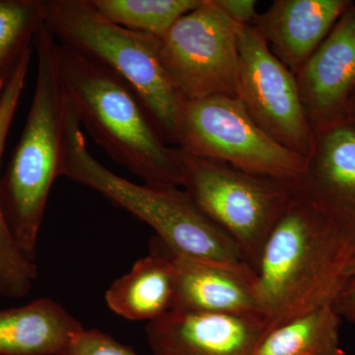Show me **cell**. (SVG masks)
<instances>
[{
	"mask_svg": "<svg viewBox=\"0 0 355 355\" xmlns=\"http://www.w3.org/2000/svg\"><path fill=\"white\" fill-rule=\"evenodd\" d=\"M32 55L33 51H30L23 58L10 80L7 83L3 92L0 95V164H1L9 130L19 106L21 97L24 92ZM0 254L17 279L28 288L33 289L38 277V266L36 260L30 258L14 238L4 216L1 200H0Z\"/></svg>",
	"mask_w": 355,
	"mask_h": 355,
	"instance_id": "obj_18",
	"label": "cell"
},
{
	"mask_svg": "<svg viewBox=\"0 0 355 355\" xmlns=\"http://www.w3.org/2000/svg\"><path fill=\"white\" fill-rule=\"evenodd\" d=\"M175 154L181 188L235 242L254 272L266 240L293 198L291 184L198 157L179 147Z\"/></svg>",
	"mask_w": 355,
	"mask_h": 355,
	"instance_id": "obj_6",
	"label": "cell"
},
{
	"mask_svg": "<svg viewBox=\"0 0 355 355\" xmlns=\"http://www.w3.org/2000/svg\"><path fill=\"white\" fill-rule=\"evenodd\" d=\"M57 58L70 108L96 144L144 184L181 188L175 147L161 137L132 88L58 42Z\"/></svg>",
	"mask_w": 355,
	"mask_h": 355,
	"instance_id": "obj_2",
	"label": "cell"
},
{
	"mask_svg": "<svg viewBox=\"0 0 355 355\" xmlns=\"http://www.w3.org/2000/svg\"><path fill=\"white\" fill-rule=\"evenodd\" d=\"M342 322L333 303L321 306L272 328L256 355H345Z\"/></svg>",
	"mask_w": 355,
	"mask_h": 355,
	"instance_id": "obj_17",
	"label": "cell"
},
{
	"mask_svg": "<svg viewBox=\"0 0 355 355\" xmlns=\"http://www.w3.org/2000/svg\"><path fill=\"white\" fill-rule=\"evenodd\" d=\"M34 51V95L19 141L0 179V200L14 238L36 260L51 190L62 177L69 104L58 70L57 41L44 22L35 37Z\"/></svg>",
	"mask_w": 355,
	"mask_h": 355,
	"instance_id": "obj_1",
	"label": "cell"
},
{
	"mask_svg": "<svg viewBox=\"0 0 355 355\" xmlns=\"http://www.w3.org/2000/svg\"><path fill=\"white\" fill-rule=\"evenodd\" d=\"M166 251L171 256L176 277L172 310L261 315L254 297L251 266L224 265Z\"/></svg>",
	"mask_w": 355,
	"mask_h": 355,
	"instance_id": "obj_13",
	"label": "cell"
},
{
	"mask_svg": "<svg viewBox=\"0 0 355 355\" xmlns=\"http://www.w3.org/2000/svg\"><path fill=\"white\" fill-rule=\"evenodd\" d=\"M333 304L343 321L355 326V275L345 280Z\"/></svg>",
	"mask_w": 355,
	"mask_h": 355,
	"instance_id": "obj_23",
	"label": "cell"
},
{
	"mask_svg": "<svg viewBox=\"0 0 355 355\" xmlns=\"http://www.w3.org/2000/svg\"><path fill=\"white\" fill-rule=\"evenodd\" d=\"M175 266L166 250L139 259L105 294L109 309L128 321H155L172 310Z\"/></svg>",
	"mask_w": 355,
	"mask_h": 355,
	"instance_id": "obj_16",
	"label": "cell"
},
{
	"mask_svg": "<svg viewBox=\"0 0 355 355\" xmlns=\"http://www.w3.org/2000/svg\"><path fill=\"white\" fill-rule=\"evenodd\" d=\"M355 275V257L349 261V266H347V270H345V279Z\"/></svg>",
	"mask_w": 355,
	"mask_h": 355,
	"instance_id": "obj_25",
	"label": "cell"
},
{
	"mask_svg": "<svg viewBox=\"0 0 355 355\" xmlns=\"http://www.w3.org/2000/svg\"><path fill=\"white\" fill-rule=\"evenodd\" d=\"M239 25L214 0H202L162 36L159 57L186 101L214 96L237 98Z\"/></svg>",
	"mask_w": 355,
	"mask_h": 355,
	"instance_id": "obj_8",
	"label": "cell"
},
{
	"mask_svg": "<svg viewBox=\"0 0 355 355\" xmlns=\"http://www.w3.org/2000/svg\"><path fill=\"white\" fill-rule=\"evenodd\" d=\"M293 197L322 217L355 257V127L347 121L316 133ZM350 260V261H352Z\"/></svg>",
	"mask_w": 355,
	"mask_h": 355,
	"instance_id": "obj_10",
	"label": "cell"
},
{
	"mask_svg": "<svg viewBox=\"0 0 355 355\" xmlns=\"http://www.w3.org/2000/svg\"><path fill=\"white\" fill-rule=\"evenodd\" d=\"M105 20L130 31L162 36L202 0H88Z\"/></svg>",
	"mask_w": 355,
	"mask_h": 355,
	"instance_id": "obj_20",
	"label": "cell"
},
{
	"mask_svg": "<svg viewBox=\"0 0 355 355\" xmlns=\"http://www.w3.org/2000/svg\"><path fill=\"white\" fill-rule=\"evenodd\" d=\"M177 147L287 183L303 172L307 161L266 135L239 99L229 96L186 101Z\"/></svg>",
	"mask_w": 355,
	"mask_h": 355,
	"instance_id": "obj_7",
	"label": "cell"
},
{
	"mask_svg": "<svg viewBox=\"0 0 355 355\" xmlns=\"http://www.w3.org/2000/svg\"><path fill=\"white\" fill-rule=\"evenodd\" d=\"M352 254L338 233L293 197L261 249L254 292L272 328L329 303L345 280Z\"/></svg>",
	"mask_w": 355,
	"mask_h": 355,
	"instance_id": "obj_3",
	"label": "cell"
},
{
	"mask_svg": "<svg viewBox=\"0 0 355 355\" xmlns=\"http://www.w3.org/2000/svg\"><path fill=\"white\" fill-rule=\"evenodd\" d=\"M64 355H137V352L114 338L98 330L84 329L70 343Z\"/></svg>",
	"mask_w": 355,
	"mask_h": 355,
	"instance_id": "obj_21",
	"label": "cell"
},
{
	"mask_svg": "<svg viewBox=\"0 0 355 355\" xmlns=\"http://www.w3.org/2000/svg\"><path fill=\"white\" fill-rule=\"evenodd\" d=\"M263 315L172 310L146 324L154 355H256L272 330Z\"/></svg>",
	"mask_w": 355,
	"mask_h": 355,
	"instance_id": "obj_12",
	"label": "cell"
},
{
	"mask_svg": "<svg viewBox=\"0 0 355 355\" xmlns=\"http://www.w3.org/2000/svg\"><path fill=\"white\" fill-rule=\"evenodd\" d=\"M305 113L315 133L347 121L355 91V2L296 76Z\"/></svg>",
	"mask_w": 355,
	"mask_h": 355,
	"instance_id": "obj_11",
	"label": "cell"
},
{
	"mask_svg": "<svg viewBox=\"0 0 355 355\" xmlns=\"http://www.w3.org/2000/svg\"><path fill=\"white\" fill-rule=\"evenodd\" d=\"M44 22L58 44L102 65L130 86L163 139L178 146L186 100L163 67L156 36L105 20L88 0H44Z\"/></svg>",
	"mask_w": 355,
	"mask_h": 355,
	"instance_id": "obj_5",
	"label": "cell"
},
{
	"mask_svg": "<svg viewBox=\"0 0 355 355\" xmlns=\"http://www.w3.org/2000/svg\"><path fill=\"white\" fill-rule=\"evenodd\" d=\"M352 0H275L252 27L280 62L297 76Z\"/></svg>",
	"mask_w": 355,
	"mask_h": 355,
	"instance_id": "obj_14",
	"label": "cell"
},
{
	"mask_svg": "<svg viewBox=\"0 0 355 355\" xmlns=\"http://www.w3.org/2000/svg\"><path fill=\"white\" fill-rule=\"evenodd\" d=\"M44 0H0V95L21 60L34 50Z\"/></svg>",
	"mask_w": 355,
	"mask_h": 355,
	"instance_id": "obj_19",
	"label": "cell"
},
{
	"mask_svg": "<svg viewBox=\"0 0 355 355\" xmlns=\"http://www.w3.org/2000/svg\"><path fill=\"white\" fill-rule=\"evenodd\" d=\"M347 121L355 127V91L352 99H350Z\"/></svg>",
	"mask_w": 355,
	"mask_h": 355,
	"instance_id": "obj_24",
	"label": "cell"
},
{
	"mask_svg": "<svg viewBox=\"0 0 355 355\" xmlns=\"http://www.w3.org/2000/svg\"><path fill=\"white\" fill-rule=\"evenodd\" d=\"M222 12L238 25H252L258 16L254 0H214Z\"/></svg>",
	"mask_w": 355,
	"mask_h": 355,
	"instance_id": "obj_22",
	"label": "cell"
},
{
	"mask_svg": "<svg viewBox=\"0 0 355 355\" xmlns=\"http://www.w3.org/2000/svg\"><path fill=\"white\" fill-rule=\"evenodd\" d=\"M69 112L62 176L97 191L150 226L158 241L171 253L228 266H249L235 242L183 189L132 183L98 161L89 151L76 114L71 109Z\"/></svg>",
	"mask_w": 355,
	"mask_h": 355,
	"instance_id": "obj_4",
	"label": "cell"
},
{
	"mask_svg": "<svg viewBox=\"0 0 355 355\" xmlns=\"http://www.w3.org/2000/svg\"><path fill=\"white\" fill-rule=\"evenodd\" d=\"M237 98L272 139L308 159L316 144L295 74L273 55L251 25H239Z\"/></svg>",
	"mask_w": 355,
	"mask_h": 355,
	"instance_id": "obj_9",
	"label": "cell"
},
{
	"mask_svg": "<svg viewBox=\"0 0 355 355\" xmlns=\"http://www.w3.org/2000/svg\"><path fill=\"white\" fill-rule=\"evenodd\" d=\"M83 324L50 297L0 309V355H64Z\"/></svg>",
	"mask_w": 355,
	"mask_h": 355,
	"instance_id": "obj_15",
	"label": "cell"
}]
</instances>
